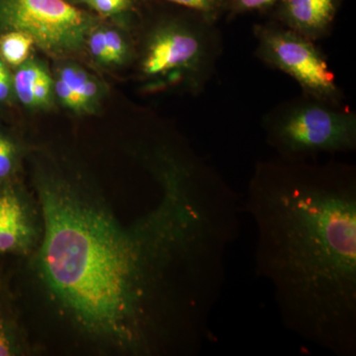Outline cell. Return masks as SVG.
Listing matches in <instances>:
<instances>
[{
    "instance_id": "obj_1",
    "label": "cell",
    "mask_w": 356,
    "mask_h": 356,
    "mask_svg": "<svg viewBox=\"0 0 356 356\" xmlns=\"http://www.w3.org/2000/svg\"><path fill=\"white\" fill-rule=\"evenodd\" d=\"M153 203L128 224L72 181L40 175V278L74 327L133 355H196L214 339L211 321L227 257L242 229L243 202L212 170L173 166Z\"/></svg>"
},
{
    "instance_id": "obj_2",
    "label": "cell",
    "mask_w": 356,
    "mask_h": 356,
    "mask_svg": "<svg viewBox=\"0 0 356 356\" xmlns=\"http://www.w3.org/2000/svg\"><path fill=\"white\" fill-rule=\"evenodd\" d=\"M254 222V271L288 331L356 356V173L284 159L257 163L243 200Z\"/></svg>"
},
{
    "instance_id": "obj_3",
    "label": "cell",
    "mask_w": 356,
    "mask_h": 356,
    "mask_svg": "<svg viewBox=\"0 0 356 356\" xmlns=\"http://www.w3.org/2000/svg\"><path fill=\"white\" fill-rule=\"evenodd\" d=\"M267 142L288 161L356 149V116L316 98L293 103L266 121Z\"/></svg>"
},
{
    "instance_id": "obj_4",
    "label": "cell",
    "mask_w": 356,
    "mask_h": 356,
    "mask_svg": "<svg viewBox=\"0 0 356 356\" xmlns=\"http://www.w3.org/2000/svg\"><path fill=\"white\" fill-rule=\"evenodd\" d=\"M215 23L194 13L188 21H172L156 28L147 42L142 72L151 79L182 81L202 90L219 51Z\"/></svg>"
},
{
    "instance_id": "obj_5",
    "label": "cell",
    "mask_w": 356,
    "mask_h": 356,
    "mask_svg": "<svg viewBox=\"0 0 356 356\" xmlns=\"http://www.w3.org/2000/svg\"><path fill=\"white\" fill-rule=\"evenodd\" d=\"M0 25L30 35L49 55L65 57L83 49L95 18L67 0H0Z\"/></svg>"
},
{
    "instance_id": "obj_6",
    "label": "cell",
    "mask_w": 356,
    "mask_h": 356,
    "mask_svg": "<svg viewBox=\"0 0 356 356\" xmlns=\"http://www.w3.org/2000/svg\"><path fill=\"white\" fill-rule=\"evenodd\" d=\"M257 57L291 76L307 97L339 104L341 89L327 58L314 41L276 22L254 26Z\"/></svg>"
},
{
    "instance_id": "obj_7",
    "label": "cell",
    "mask_w": 356,
    "mask_h": 356,
    "mask_svg": "<svg viewBox=\"0 0 356 356\" xmlns=\"http://www.w3.org/2000/svg\"><path fill=\"white\" fill-rule=\"evenodd\" d=\"M18 192H0V254H28L38 248L41 213Z\"/></svg>"
},
{
    "instance_id": "obj_8",
    "label": "cell",
    "mask_w": 356,
    "mask_h": 356,
    "mask_svg": "<svg viewBox=\"0 0 356 356\" xmlns=\"http://www.w3.org/2000/svg\"><path fill=\"white\" fill-rule=\"evenodd\" d=\"M343 0H277L271 10L274 22L317 41L331 31Z\"/></svg>"
},
{
    "instance_id": "obj_9",
    "label": "cell",
    "mask_w": 356,
    "mask_h": 356,
    "mask_svg": "<svg viewBox=\"0 0 356 356\" xmlns=\"http://www.w3.org/2000/svg\"><path fill=\"white\" fill-rule=\"evenodd\" d=\"M34 40L21 31H8L0 37V57L7 64L20 65L29 57Z\"/></svg>"
},
{
    "instance_id": "obj_10",
    "label": "cell",
    "mask_w": 356,
    "mask_h": 356,
    "mask_svg": "<svg viewBox=\"0 0 356 356\" xmlns=\"http://www.w3.org/2000/svg\"><path fill=\"white\" fill-rule=\"evenodd\" d=\"M46 70L41 67L30 63L21 67L14 76L13 83L16 95L23 104L28 106H34V97L33 91L37 81L46 74Z\"/></svg>"
},
{
    "instance_id": "obj_11",
    "label": "cell",
    "mask_w": 356,
    "mask_h": 356,
    "mask_svg": "<svg viewBox=\"0 0 356 356\" xmlns=\"http://www.w3.org/2000/svg\"><path fill=\"white\" fill-rule=\"evenodd\" d=\"M60 79L64 81L72 90L81 96L86 104L96 99L98 86L83 70L74 67H65L60 70Z\"/></svg>"
},
{
    "instance_id": "obj_12",
    "label": "cell",
    "mask_w": 356,
    "mask_h": 356,
    "mask_svg": "<svg viewBox=\"0 0 356 356\" xmlns=\"http://www.w3.org/2000/svg\"><path fill=\"white\" fill-rule=\"evenodd\" d=\"M200 14L205 19L215 23L226 11V0H161Z\"/></svg>"
},
{
    "instance_id": "obj_13",
    "label": "cell",
    "mask_w": 356,
    "mask_h": 356,
    "mask_svg": "<svg viewBox=\"0 0 356 356\" xmlns=\"http://www.w3.org/2000/svg\"><path fill=\"white\" fill-rule=\"evenodd\" d=\"M277 0H226V11L229 17L252 13L267 11Z\"/></svg>"
},
{
    "instance_id": "obj_14",
    "label": "cell",
    "mask_w": 356,
    "mask_h": 356,
    "mask_svg": "<svg viewBox=\"0 0 356 356\" xmlns=\"http://www.w3.org/2000/svg\"><path fill=\"white\" fill-rule=\"evenodd\" d=\"M16 159V147L13 142L0 134V180L13 172Z\"/></svg>"
},
{
    "instance_id": "obj_15",
    "label": "cell",
    "mask_w": 356,
    "mask_h": 356,
    "mask_svg": "<svg viewBox=\"0 0 356 356\" xmlns=\"http://www.w3.org/2000/svg\"><path fill=\"white\" fill-rule=\"evenodd\" d=\"M88 6L100 15H113L127 11L132 6V0H86Z\"/></svg>"
},
{
    "instance_id": "obj_16",
    "label": "cell",
    "mask_w": 356,
    "mask_h": 356,
    "mask_svg": "<svg viewBox=\"0 0 356 356\" xmlns=\"http://www.w3.org/2000/svg\"><path fill=\"white\" fill-rule=\"evenodd\" d=\"M55 89L58 98L62 100L65 106L76 110V111L88 108V105L84 102L83 98L77 95L76 91L72 90L62 79H60L56 81Z\"/></svg>"
},
{
    "instance_id": "obj_17",
    "label": "cell",
    "mask_w": 356,
    "mask_h": 356,
    "mask_svg": "<svg viewBox=\"0 0 356 356\" xmlns=\"http://www.w3.org/2000/svg\"><path fill=\"white\" fill-rule=\"evenodd\" d=\"M105 41L108 48L112 63L120 64L127 54V47L118 32L114 30H104Z\"/></svg>"
},
{
    "instance_id": "obj_18",
    "label": "cell",
    "mask_w": 356,
    "mask_h": 356,
    "mask_svg": "<svg viewBox=\"0 0 356 356\" xmlns=\"http://www.w3.org/2000/svg\"><path fill=\"white\" fill-rule=\"evenodd\" d=\"M89 47L91 53L98 60L102 63H112L106 41H105L104 30H96L91 32L88 37Z\"/></svg>"
},
{
    "instance_id": "obj_19",
    "label": "cell",
    "mask_w": 356,
    "mask_h": 356,
    "mask_svg": "<svg viewBox=\"0 0 356 356\" xmlns=\"http://www.w3.org/2000/svg\"><path fill=\"white\" fill-rule=\"evenodd\" d=\"M51 91V81L49 74H44L41 79L37 81L33 91V97H34V106L37 105H44L50 99Z\"/></svg>"
},
{
    "instance_id": "obj_20",
    "label": "cell",
    "mask_w": 356,
    "mask_h": 356,
    "mask_svg": "<svg viewBox=\"0 0 356 356\" xmlns=\"http://www.w3.org/2000/svg\"><path fill=\"white\" fill-rule=\"evenodd\" d=\"M13 341L6 331V325L0 318V356L13 355Z\"/></svg>"
},
{
    "instance_id": "obj_21",
    "label": "cell",
    "mask_w": 356,
    "mask_h": 356,
    "mask_svg": "<svg viewBox=\"0 0 356 356\" xmlns=\"http://www.w3.org/2000/svg\"><path fill=\"white\" fill-rule=\"evenodd\" d=\"M11 79L6 65L0 63V102H3L10 92Z\"/></svg>"
}]
</instances>
